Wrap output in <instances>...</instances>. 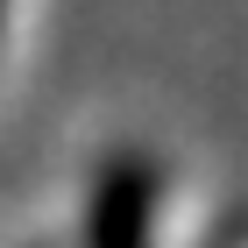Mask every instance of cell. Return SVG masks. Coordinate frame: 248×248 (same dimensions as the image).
I'll return each mask as SVG.
<instances>
[{
    "mask_svg": "<svg viewBox=\"0 0 248 248\" xmlns=\"http://www.w3.org/2000/svg\"><path fill=\"white\" fill-rule=\"evenodd\" d=\"M156 234V170L142 156H114L85 206V248H149Z\"/></svg>",
    "mask_w": 248,
    "mask_h": 248,
    "instance_id": "cell-1",
    "label": "cell"
},
{
    "mask_svg": "<svg viewBox=\"0 0 248 248\" xmlns=\"http://www.w3.org/2000/svg\"><path fill=\"white\" fill-rule=\"evenodd\" d=\"M0 21H7V0H0Z\"/></svg>",
    "mask_w": 248,
    "mask_h": 248,
    "instance_id": "cell-2",
    "label": "cell"
}]
</instances>
